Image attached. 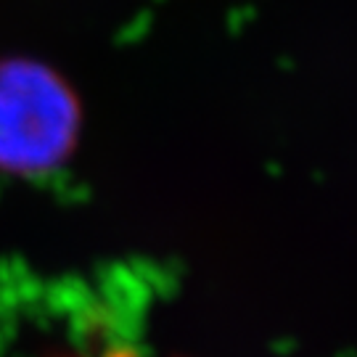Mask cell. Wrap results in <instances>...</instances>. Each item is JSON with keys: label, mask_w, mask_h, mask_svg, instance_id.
Returning a JSON list of instances; mask_svg holds the SVG:
<instances>
[{"label": "cell", "mask_w": 357, "mask_h": 357, "mask_svg": "<svg viewBox=\"0 0 357 357\" xmlns=\"http://www.w3.org/2000/svg\"><path fill=\"white\" fill-rule=\"evenodd\" d=\"M101 357H138V355H132V352H106V355H101Z\"/></svg>", "instance_id": "cell-2"}, {"label": "cell", "mask_w": 357, "mask_h": 357, "mask_svg": "<svg viewBox=\"0 0 357 357\" xmlns=\"http://www.w3.org/2000/svg\"><path fill=\"white\" fill-rule=\"evenodd\" d=\"M77 106L48 69L0 66V167L45 169L72 146Z\"/></svg>", "instance_id": "cell-1"}]
</instances>
